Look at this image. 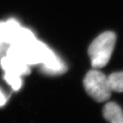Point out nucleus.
<instances>
[{"instance_id":"obj_5","label":"nucleus","mask_w":123,"mask_h":123,"mask_svg":"<svg viewBox=\"0 0 123 123\" xmlns=\"http://www.w3.org/2000/svg\"><path fill=\"white\" fill-rule=\"evenodd\" d=\"M108 81L112 91L123 93V71L111 74L108 77Z\"/></svg>"},{"instance_id":"obj_1","label":"nucleus","mask_w":123,"mask_h":123,"mask_svg":"<svg viewBox=\"0 0 123 123\" xmlns=\"http://www.w3.org/2000/svg\"><path fill=\"white\" fill-rule=\"evenodd\" d=\"M117 37L112 31L102 33L96 38L88 48V54L94 69L102 68L108 64L114 49Z\"/></svg>"},{"instance_id":"obj_7","label":"nucleus","mask_w":123,"mask_h":123,"mask_svg":"<svg viewBox=\"0 0 123 123\" xmlns=\"http://www.w3.org/2000/svg\"><path fill=\"white\" fill-rule=\"evenodd\" d=\"M8 48H9V45L6 39L5 22H0V59L6 55Z\"/></svg>"},{"instance_id":"obj_4","label":"nucleus","mask_w":123,"mask_h":123,"mask_svg":"<svg viewBox=\"0 0 123 123\" xmlns=\"http://www.w3.org/2000/svg\"><path fill=\"white\" fill-rule=\"evenodd\" d=\"M105 119L112 123H123V112L119 105L115 102H108L103 108Z\"/></svg>"},{"instance_id":"obj_2","label":"nucleus","mask_w":123,"mask_h":123,"mask_svg":"<svg viewBox=\"0 0 123 123\" xmlns=\"http://www.w3.org/2000/svg\"><path fill=\"white\" fill-rule=\"evenodd\" d=\"M83 83L86 92L96 102H105L111 97L112 91L108 77L98 70H91L87 72Z\"/></svg>"},{"instance_id":"obj_6","label":"nucleus","mask_w":123,"mask_h":123,"mask_svg":"<svg viewBox=\"0 0 123 123\" xmlns=\"http://www.w3.org/2000/svg\"><path fill=\"white\" fill-rule=\"evenodd\" d=\"M5 80L14 91H18L22 87L21 76L11 73H5Z\"/></svg>"},{"instance_id":"obj_8","label":"nucleus","mask_w":123,"mask_h":123,"mask_svg":"<svg viewBox=\"0 0 123 123\" xmlns=\"http://www.w3.org/2000/svg\"><path fill=\"white\" fill-rule=\"evenodd\" d=\"M7 102V98L4 93L0 90V107L3 106V105L6 103Z\"/></svg>"},{"instance_id":"obj_3","label":"nucleus","mask_w":123,"mask_h":123,"mask_svg":"<svg viewBox=\"0 0 123 123\" xmlns=\"http://www.w3.org/2000/svg\"><path fill=\"white\" fill-rule=\"evenodd\" d=\"M0 64L5 73L15 74L22 76L28 75L31 72L29 65L19 59L6 55L0 59Z\"/></svg>"}]
</instances>
